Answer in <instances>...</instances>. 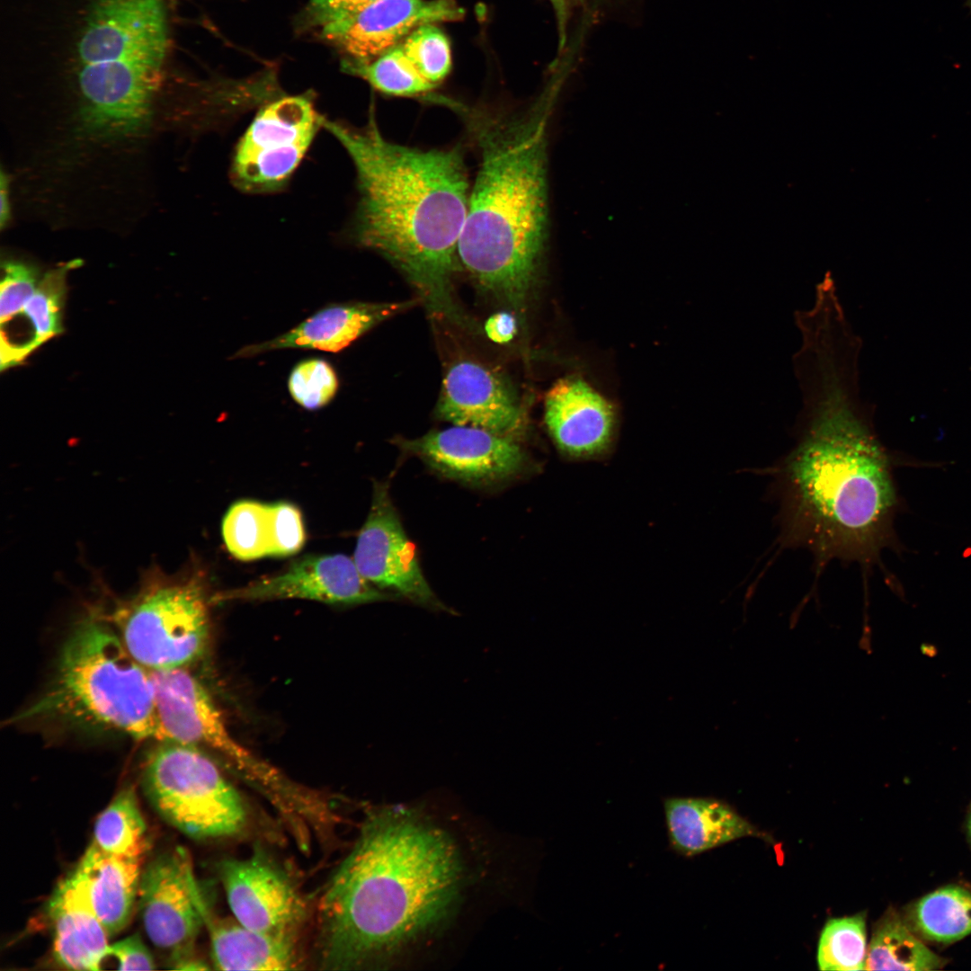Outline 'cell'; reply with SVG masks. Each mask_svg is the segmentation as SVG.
Returning <instances> with one entry per match:
<instances>
[{"instance_id": "obj_1", "label": "cell", "mask_w": 971, "mask_h": 971, "mask_svg": "<svg viewBox=\"0 0 971 971\" xmlns=\"http://www.w3.org/2000/svg\"><path fill=\"white\" fill-rule=\"evenodd\" d=\"M860 338L850 325L805 328L792 363L802 408L779 473L783 538L833 558L871 563L888 540L895 493L859 395Z\"/></svg>"}, {"instance_id": "obj_2", "label": "cell", "mask_w": 971, "mask_h": 971, "mask_svg": "<svg viewBox=\"0 0 971 971\" xmlns=\"http://www.w3.org/2000/svg\"><path fill=\"white\" fill-rule=\"evenodd\" d=\"M459 864L447 835L409 813L370 817L316 906L318 964L374 966L451 907Z\"/></svg>"}, {"instance_id": "obj_3", "label": "cell", "mask_w": 971, "mask_h": 971, "mask_svg": "<svg viewBox=\"0 0 971 971\" xmlns=\"http://www.w3.org/2000/svg\"><path fill=\"white\" fill-rule=\"evenodd\" d=\"M354 166L352 236L416 288L430 310L459 319L452 293L470 187L461 149L423 150L388 140L373 113L362 127L324 118Z\"/></svg>"}, {"instance_id": "obj_4", "label": "cell", "mask_w": 971, "mask_h": 971, "mask_svg": "<svg viewBox=\"0 0 971 971\" xmlns=\"http://www.w3.org/2000/svg\"><path fill=\"white\" fill-rule=\"evenodd\" d=\"M564 71L526 109L491 111L444 98L478 152L458 246L477 283L514 308L523 305L548 234V132Z\"/></svg>"}, {"instance_id": "obj_5", "label": "cell", "mask_w": 971, "mask_h": 971, "mask_svg": "<svg viewBox=\"0 0 971 971\" xmlns=\"http://www.w3.org/2000/svg\"><path fill=\"white\" fill-rule=\"evenodd\" d=\"M40 719L165 742L149 670L129 654L119 632L95 614L73 628L51 682L11 721Z\"/></svg>"}, {"instance_id": "obj_6", "label": "cell", "mask_w": 971, "mask_h": 971, "mask_svg": "<svg viewBox=\"0 0 971 971\" xmlns=\"http://www.w3.org/2000/svg\"><path fill=\"white\" fill-rule=\"evenodd\" d=\"M201 575L151 569L137 595L117 611L122 642L147 670L186 667L206 650L211 601Z\"/></svg>"}, {"instance_id": "obj_7", "label": "cell", "mask_w": 971, "mask_h": 971, "mask_svg": "<svg viewBox=\"0 0 971 971\" xmlns=\"http://www.w3.org/2000/svg\"><path fill=\"white\" fill-rule=\"evenodd\" d=\"M143 786L159 815L192 838H229L247 825L241 795L199 748L161 742L147 757Z\"/></svg>"}, {"instance_id": "obj_8", "label": "cell", "mask_w": 971, "mask_h": 971, "mask_svg": "<svg viewBox=\"0 0 971 971\" xmlns=\"http://www.w3.org/2000/svg\"><path fill=\"white\" fill-rule=\"evenodd\" d=\"M165 0H98L76 43V84L160 85Z\"/></svg>"}, {"instance_id": "obj_9", "label": "cell", "mask_w": 971, "mask_h": 971, "mask_svg": "<svg viewBox=\"0 0 971 971\" xmlns=\"http://www.w3.org/2000/svg\"><path fill=\"white\" fill-rule=\"evenodd\" d=\"M324 118L308 94L281 96L260 105L235 148L232 183L245 193L280 192L323 128Z\"/></svg>"}, {"instance_id": "obj_10", "label": "cell", "mask_w": 971, "mask_h": 971, "mask_svg": "<svg viewBox=\"0 0 971 971\" xmlns=\"http://www.w3.org/2000/svg\"><path fill=\"white\" fill-rule=\"evenodd\" d=\"M138 910L150 941L172 955L191 956L204 925L203 899L187 851L176 847L155 858L142 871Z\"/></svg>"}, {"instance_id": "obj_11", "label": "cell", "mask_w": 971, "mask_h": 971, "mask_svg": "<svg viewBox=\"0 0 971 971\" xmlns=\"http://www.w3.org/2000/svg\"><path fill=\"white\" fill-rule=\"evenodd\" d=\"M353 560L362 576L377 588L433 610L452 612L425 579L388 483L374 484L370 509L359 533Z\"/></svg>"}, {"instance_id": "obj_12", "label": "cell", "mask_w": 971, "mask_h": 971, "mask_svg": "<svg viewBox=\"0 0 971 971\" xmlns=\"http://www.w3.org/2000/svg\"><path fill=\"white\" fill-rule=\"evenodd\" d=\"M218 877L235 919L264 933L298 938L307 916L306 902L289 875L261 851L227 859Z\"/></svg>"}, {"instance_id": "obj_13", "label": "cell", "mask_w": 971, "mask_h": 971, "mask_svg": "<svg viewBox=\"0 0 971 971\" xmlns=\"http://www.w3.org/2000/svg\"><path fill=\"white\" fill-rule=\"evenodd\" d=\"M396 443L437 473L473 486L509 481L528 463L518 440L469 426L454 425Z\"/></svg>"}, {"instance_id": "obj_14", "label": "cell", "mask_w": 971, "mask_h": 971, "mask_svg": "<svg viewBox=\"0 0 971 971\" xmlns=\"http://www.w3.org/2000/svg\"><path fill=\"white\" fill-rule=\"evenodd\" d=\"M396 598L368 582L354 560L342 554L306 556L278 575L244 587L218 592L211 603L234 601L303 599L329 604L359 605Z\"/></svg>"}, {"instance_id": "obj_15", "label": "cell", "mask_w": 971, "mask_h": 971, "mask_svg": "<svg viewBox=\"0 0 971 971\" xmlns=\"http://www.w3.org/2000/svg\"><path fill=\"white\" fill-rule=\"evenodd\" d=\"M455 0H378L354 15L321 28V36L347 58L366 64L400 44L417 27L462 19Z\"/></svg>"}, {"instance_id": "obj_16", "label": "cell", "mask_w": 971, "mask_h": 971, "mask_svg": "<svg viewBox=\"0 0 971 971\" xmlns=\"http://www.w3.org/2000/svg\"><path fill=\"white\" fill-rule=\"evenodd\" d=\"M437 412L454 425L515 440L524 432V416L507 385L487 368L469 361L457 362L448 370Z\"/></svg>"}, {"instance_id": "obj_17", "label": "cell", "mask_w": 971, "mask_h": 971, "mask_svg": "<svg viewBox=\"0 0 971 971\" xmlns=\"http://www.w3.org/2000/svg\"><path fill=\"white\" fill-rule=\"evenodd\" d=\"M544 417L556 447L569 459H597L610 450L614 409L581 379L566 378L555 383L546 396Z\"/></svg>"}, {"instance_id": "obj_18", "label": "cell", "mask_w": 971, "mask_h": 971, "mask_svg": "<svg viewBox=\"0 0 971 971\" xmlns=\"http://www.w3.org/2000/svg\"><path fill=\"white\" fill-rule=\"evenodd\" d=\"M53 930V957L66 969L100 970L110 937L75 871L57 886L47 907Z\"/></svg>"}, {"instance_id": "obj_19", "label": "cell", "mask_w": 971, "mask_h": 971, "mask_svg": "<svg viewBox=\"0 0 971 971\" xmlns=\"http://www.w3.org/2000/svg\"><path fill=\"white\" fill-rule=\"evenodd\" d=\"M403 303L332 304L290 331L265 342L242 347L231 359L249 358L278 349H317L337 352L376 325L412 305Z\"/></svg>"}, {"instance_id": "obj_20", "label": "cell", "mask_w": 971, "mask_h": 971, "mask_svg": "<svg viewBox=\"0 0 971 971\" xmlns=\"http://www.w3.org/2000/svg\"><path fill=\"white\" fill-rule=\"evenodd\" d=\"M165 742L200 748L222 716L201 682L185 667L149 670Z\"/></svg>"}, {"instance_id": "obj_21", "label": "cell", "mask_w": 971, "mask_h": 971, "mask_svg": "<svg viewBox=\"0 0 971 971\" xmlns=\"http://www.w3.org/2000/svg\"><path fill=\"white\" fill-rule=\"evenodd\" d=\"M142 858L109 853L92 843L74 870L109 936L130 921L138 897Z\"/></svg>"}, {"instance_id": "obj_22", "label": "cell", "mask_w": 971, "mask_h": 971, "mask_svg": "<svg viewBox=\"0 0 971 971\" xmlns=\"http://www.w3.org/2000/svg\"><path fill=\"white\" fill-rule=\"evenodd\" d=\"M663 805L670 848L683 857L755 834L749 823L714 798L668 797Z\"/></svg>"}, {"instance_id": "obj_23", "label": "cell", "mask_w": 971, "mask_h": 971, "mask_svg": "<svg viewBox=\"0 0 971 971\" xmlns=\"http://www.w3.org/2000/svg\"><path fill=\"white\" fill-rule=\"evenodd\" d=\"M202 915L218 969L292 970L302 964L298 938L268 934L249 929L236 919L218 918L206 903Z\"/></svg>"}, {"instance_id": "obj_24", "label": "cell", "mask_w": 971, "mask_h": 971, "mask_svg": "<svg viewBox=\"0 0 971 971\" xmlns=\"http://www.w3.org/2000/svg\"><path fill=\"white\" fill-rule=\"evenodd\" d=\"M942 964L896 914L889 913L873 932L865 970L929 971Z\"/></svg>"}, {"instance_id": "obj_25", "label": "cell", "mask_w": 971, "mask_h": 971, "mask_svg": "<svg viewBox=\"0 0 971 971\" xmlns=\"http://www.w3.org/2000/svg\"><path fill=\"white\" fill-rule=\"evenodd\" d=\"M910 919L922 937L951 942L971 933V893L958 886L940 888L919 900Z\"/></svg>"}, {"instance_id": "obj_26", "label": "cell", "mask_w": 971, "mask_h": 971, "mask_svg": "<svg viewBox=\"0 0 971 971\" xmlns=\"http://www.w3.org/2000/svg\"><path fill=\"white\" fill-rule=\"evenodd\" d=\"M146 833L135 788L129 786L97 817L93 843L109 853L143 857L147 850Z\"/></svg>"}, {"instance_id": "obj_27", "label": "cell", "mask_w": 971, "mask_h": 971, "mask_svg": "<svg viewBox=\"0 0 971 971\" xmlns=\"http://www.w3.org/2000/svg\"><path fill=\"white\" fill-rule=\"evenodd\" d=\"M346 72L366 80L390 96L425 99L437 87L427 81L405 56L400 44L366 64H343Z\"/></svg>"}, {"instance_id": "obj_28", "label": "cell", "mask_w": 971, "mask_h": 971, "mask_svg": "<svg viewBox=\"0 0 971 971\" xmlns=\"http://www.w3.org/2000/svg\"><path fill=\"white\" fill-rule=\"evenodd\" d=\"M79 265L80 261L75 260L45 273L34 294L17 314L24 316L30 325L34 350L62 332L66 277L70 270Z\"/></svg>"}, {"instance_id": "obj_29", "label": "cell", "mask_w": 971, "mask_h": 971, "mask_svg": "<svg viewBox=\"0 0 971 971\" xmlns=\"http://www.w3.org/2000/svg\"><path fill=\"white\" fill-rule=\"evenodd\" d=\"M867 951L863 913L832 919L821 932L817 964L821 970H865Z\"/></svg>"}, {"instance_id": "obj_30", "label": "cell", "mask_w": 971, "mask_h": 971, "mask_svg": "<svg viewBox=\"0 0 971 971\" xmlns=\"http://www.w3.org/2000/svg\"><path fill=\"white\" fill-rule=\"evenodd\" d=\"M228 551L237 559L270 556L267 503L243 500L230 506L222 522Z\"/></svg>"}, {"instance_id": "obj_31", "label": "cell", "mask_w": 971, "mask_h": 971, "mask_svg": "<svg viewBox=\"0 0 971 971\" xmlns=\"http://www.w3.org/2000/svg\"><path fill=\"white\" fill-rule=\"evenodd\" d=\"M400 46L417 71L431 84L437 86L450 73V42L443 31L433 23L414 29Z\"/></svg>"}, {"instance_id": "obj_32", "label": "cell", "mask_w": 971, "mask_h": 971, "mask_svg": "<svg viewBox=\"0 0 971 971\" xmlns=\"http://www.w3.org/2000/svg\"><path fill=\"white\" fill-rule=\"evenodd\" d=\"M288 388L300 406L314 410L327 405L338 390V379L333 367L321 359H307L291 370Z\"/></svg>"}, {"instance_id": "obj_33", "label": "cell", "mask_w": 971, "mask_h": 971, "mask_svg": "<svg viewBox=\"0 0 971 971\" xmlns=\"http://www.w3.org/2000/svg\"><path fill=\"white\" fill-rule=\"evenodd\" d=\"M270 556L285 557L297 553L305 542V530L299 509L290 503H267Z\"/></svg>"}, {"instance_id": "obj_34", "label": "cell", "mask_w": 971, "mask_h": 971, "mask_svg": "<svg viewBox=\"0 0 971 971\" xmlns=\"http://www.w3.org/2000/svg\"><path fill=\"white\" fill-rule=\"evenodd\" d=\"M0 286L1 325L19 314L34 294L40 280L34 268L16 261L3 263Z\"/></svg>"}, {"instance_id": "obj_35", "label": "cell", "mask_w": 971, "mask_h": 971, "mask_svg": "<svg viewBox=\"0 0 971 971\" xmlns=\"http://www.w3.org/2000/svg\"><path fill=\"white\" fill-rule=\"evenodd\" d=\"M378 0H309L306 21L320 28L343 21Z\"/></svg>"}, {"instance_id": "obj_36", "label": "cell", "mask_w": 971, "mask_h": 971, "mask_svg": "<svg viewBox=\"0 0 971 971\" xmlns=\"http://www.w3.org/2000/svg\"><path fill=\"white\" fill-rule=\"evenodd\" d=\"M115 959L119 970H152L154 958L138 934H133L109 946L106 958Z\"/></svg>"}, {"instance_id": "obj_37", "label": "cell", "mask_w": 971, "mask_h": 971, "mask_svg": "<svg viewBox=\"0 0 971 971\" xmlns=\"http://www.w3.org/2000/svg\"><path fill=\"white\" fill-rule=\"evenodd\" d=\"M515 330V320L507 313H500L491 316L486 325L488 336L497 343L509 341L513 336Z\"/></svg>"}, {"instance_id": "obj_38", "label": "cell", "mask_w": 971, "mask_h": 971, "mask_svg": "<svg viewBox=\"0 0 971 971\" xmlns=\"http://www.w3.org/2000/svg\"><path fill=\"white\" fill-rule=\"evenodd\" d=\"M556 16L558 31V51L563 50L566 41V29L574 6L579 0H548Z\"/></svg>"}, {"instance_id": "obj_39", "label": "cell", "mask_w": 971, "mask_h": 971, "mask_svg": "<svg viewBox=\"0 0 971 971\" xmlns=\"http://www.w3.org/2000/svg\"><path fill=\"white\" fill-rule=\"evenodd\" d=\"M9 179L4 172H1L0 179V199H1V211H0V225L1 227L6 225L10 218V204H9Z\"/></svg>"}, {"instance_id": "obj_40", "label": "cell", "mask_w": 971, "mask_h": 971, "mask_svg": "<svg viewBox=\"0 0 971 971\" xmlns=\"http://www.w3.org/2000/svg\"><path fill=\"white\" fill-rule=\"evenodd\" d=\"M968 831H969V834H970V838H971V816H970V819L968 821Z\"/></svg>"}]
</instances>
